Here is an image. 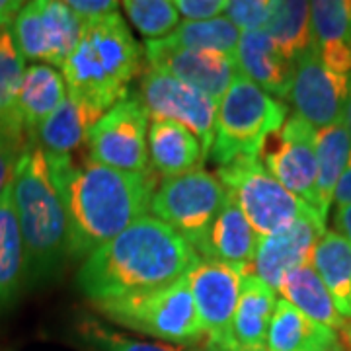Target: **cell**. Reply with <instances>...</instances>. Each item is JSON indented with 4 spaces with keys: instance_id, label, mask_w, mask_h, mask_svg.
<instances>
[{
    "instance_id": "cell-39",
    "label": "cell",
    "mask_w": 351,
    "mask_h": 351,
    "mask_svg": "<svg viewBox=\"0 0 351 351\" xmlns=\"http://www.w3.org/2000/svg\"><path fill=\"white\" fill-rule=\"evenodd\" d=\"M334 201L338 203V207H343V205H351V156L350 162L346 166L343 174L339 178L338 186H336V191H334Z\"/></svg>"
},
{
    "instance_id": "cell-17",
    "label": "cell",
    "mask_w": 351,
    "mask_h": 351,
    "mask_svg": "<svg viewBox=\"0 0 351 351\" xmlns=\"http://www.w3.org/2000/svg\"><path fill=\"white\" fill-rule=\"evenodd\" d=\"M239 73L248 78L252 84L262 88L265 94L276 96L283 101L289 98L295 63L277 49L274 39L263 29L260 32H242L239 49L234 55Z\"/></svg>"
},
{
    "instance_id": "cell-6",
    "label": "cell",
    "mask_w": 351,
    "mask_h": 351,
    "mask_svg": "<svg viewBox=\"0 0 351 351\" xmlns=\"http://www.w3.org/2000/svg\"><path fill=\"white\" fill-rule=\"evenodd\" d=\"M186 276L166 287L100 302L96 306L119 326L172 343H195L205 338V330L201 326Z\"/></svg>"
},
{
    "instance_id": "cell-38",
    "label": "cell",
    "mask_w": 351,
    "mask_h": 351,
    "mask_svg": "<svg viewBox=\"0 0 351 351\" xmlns=\"http://www.w3.org/2000/svg\"><path fill=\"white\" fill-rule=\"evenodd\" d=\"M66 4L78 16V20L82 24L94 22V20H100L108 14L117 12V6H119L113 0H71Z\"/></svg>"
},
{
    "instance_id": "cell-1",
    "label": "cell",
    "mask_w": 351,
    "mask_h": 351,
    "mask_svg": "<svg viewBox=\"0 0 351 351\" xmlns=\"http://www.w3.org/2000/svg\"><path fill=\"white\" fill-rule=\"evenodd\" d=\"M45 158L66 209L71 260H86L151 209L156 189L152 170L125 172L75 156Z\"/></svg>"
},
{
    "instance_id": "cell-13",
    "label": "cell",
    "mask_w": 351,
    "mask_h": 351,
    "mask_svg": "<svg viewBox=\"0 0 351 351\" xmlns=\"http://www.w3.org/2000/svg\"><path fill=\"white\" fill-rule=\"evenodd\" d=\"M252 265L199 260L188 271V283L195 311L205 330L207 343L228 351L230 326L239 302L242 277Z\"/></svg>"
},
{
    "instance_id": "cell-20",
    "label": "cell",
    "mask_w": 351,
    "mask_h": 351,
    "mask_svg": "<svg viewBox=\"0 0 351 351\" xmlns=\"http://www.w3.org/2000/svg\"><path fill=\"white\" fill-rule=\"evenodd\" d=\"M151 170L164 180L203 168L205 156L197 137L174 121H152L149 131Z\"/></svg>"
},
{
    "instance_id": "cell-44",
    "label": "cell",
    "mask_w": 351,
    "mask_h": 351,
    "mask_svg": "<svg viewBox=\"0 0 351 351\" xmlns=\"http://www.w3.org/2000/svg\"><path fill=\"white\" fill-rule=\"evenodd\" d=\"M205 351H225V350H221V348H217V346H211V343H207Z\"/></svg>"
},
{
    "instance_id": "cell-9",
    "label": "cell",
    "mask_w": 351,
    "mask_h": 351,
    "mask_svg": "<svg viewBox=\"0 0 351 351\" xmlns=\"http://www.w3.org/2000/svg\"><path fill=\"white\" fill-rule=\"evenodd\" d=\"M149 117L138 92H129L92 125L88 133V158L125 172L151 170Z\"/></svg>"
},
{
    "instance_id": "cell-5",
    "label": "cell",
    "mask_w": 351,
    "mask_h": 351,
    "mask_svg": "<svg viewBox=\"0 0 351 351\" xmlns=\"http://www.w3.org/2000/svg\"><path fill=\"white\" fill-rule=\"evenodd\" d=\"M287 113L285 101L239 75L219 101L209 158L225 166L240 156H260L265 141L283 127Z\"/></svg>"
},
{
    "instance_id": "cell-18",
    "label": "cell",
    "mask_w": 351,
    "mask_h": 351,
    "mask_svg": "<svg viewBox=\"0 0 351 351\" xmlns=\"http://www.w3.org/2000/svg\"><path fill=\"white\" fill-rule=\"evenodd\" d=\"M265 348L269 351H346L348 346L336 330L302 314L285 299H277Z\"/></svg>"
},
{
    "instance_id": "cell-3",
    "label": "cell",
    "mask_w": 351,
    "mask_h": 351,
    "mask_svg": "<svg viewBox=\"0 0 351 351\" xmlns=\"http://www.w3.org/2000/svg\"><path fill=\"white\" fill-rule=\"evenodd\" d=\"M141 59V45L119 12L84 24L76 49L63 64V78L90 129L129 94Z\"/></svg>"
},
{
    "instance_id": "cell-37",
    "label": "cell",
    "mask_w": 351,
    "mask_h": 351,
    "mask_svg": "<svg viewBox=\"0 0 351 351\" xmlns=\"http://www.w3.org/2000/svg\"><path fill=\"white\" fill-rule=\"evenodd\" d=\"M174 6L188 22H205L225 12L228 0H174Z\"/></svg>"
},
{
    "instance_id": "cell-43",
    "label": "cell",
    "mask_w": 351,
    "mask_h": 351,
    "mask_svg": "<svg viewBox=\"0 0 351 351\" xmlns=\"http://www.w3.org/2000/svg\"><path fill=\"white\" fill-rule=\"evenodd\" d=\"M341 338H343V341H346V346L351 350V320L348 322V326L341 330Z\"/></svg>"
},
{
    "instance_id": "cell-41",
    "label": "cell",
    "mask_w": 351,
    "mask_h": 351,
    "mask_svg": "<svg viewBox=\"0 0 351 351\" xmlns=\"http://www.w3.org/2000/svg\"><path fill=\"white\" fill-rule=\"evenodd\" d=\"M334 225H336V232L351 244V205H343L336 209Z\"/></svg>"
},
{
    "instance_id": "cell-42",
    "label": "cell",
    "mask_w": 351,
    "mask_h": 351,
    "mask_svg": "<svg viewBox=\"0 0 351 351\" xmlns=\"http://www.w3.org/2000/svg\"><path fill=\"white\" fill-rule=\"evenodd\" d=\"M341 123L348 129V135L351 141V78L350 88H348V98H346V106H343V115H341Z\"/></svg>"
},
{
    "instance_id": "cell-15",
    "label": "cell",
    "mask_w": 351,
    "mask_h": 351,
    "mask_svg": "<svg viewBox=\"0 0 351 351\" xmlns=\"http://www.w3.org/2000/svg\"><path fill=\"white\" fill-rule=\"evenodd\" d=\"M145 57L152 69L197 88L215 101H221L240 75L234 59L209 51L188 49L176 45L168 38L147 41Z\"/></svg>"
},
{
    "instance_id": "cell-23",
    "label": "cell",
    "mask_w": 351,
    "mask_h": 351,
    "mask_svg": "<svg viewBox=\"0 0 351 351\" xmlns=\"http://www.w3.org/2000/svg\"><path fill=\"white\" fill-rule=\"evenodd\" d=\"M279 293L302 314L336 332L338 330L341 332L350 322L338 313L332 295L328 293L326 285L314 271L313 263H304L289 271L279 285Z\"/></svg>"
},
{
    "instance_id": "cell-36",
    "label": "cell",
    "mask_w": 351,
    "mask_h": 351,
    "mask_svg": "<svg viewBox=\"0 0 351 351\" xmlns=\"http://www.w3.org/2000/svg\"><path fill=\"white\" fill-rule=\"evenodd\" d=\"M318 57L330 73L351 78V43L348 41H334L318 45Z\"/></svg>"
},
{
    "instance_id": "cell-28",
    "label": "cell",
    "mask_w": 351,
    "mask_h": 351,
    "mask_svg": "<svg viewBox=\"0 0 351 351\" xmlns=\"http://www.w3.org/2000/svg\"><path fill=\"white\" fill-rule=\"evenodd\" d=\"M263 32L274 39L277 49L289 61H297L314 45L311 24V2L304 0H274L271 16Z\"/></svg>"
},
{
    "instance_id": "cell-14",
    "label": "cell",
    "mask_w": 351,
    "mask_h": 351,
    "mask_svg": "<svg viewBox=\"0 0 351 351\" xmlns=\"http://www.w3.org/2000/svg\"><path fill=\"white\" fill-rule=\"evenodd\" d=\"M350 78L330 73L313 45L295 61V75L289 100L299 115L314 129H324L341 121Z\"/></svg>"
},
{
    "instance_id": "cell-19",
    "label": "cell",
    "mask_w": 351,
    "mask_h": 351,
    "mask_svg": "<svg viewBox=\"0 0 351 351\" xmlns=\"http://www.w3.org/2000/svg\"><path fill=\"white\" fill-rule=\"evenodd\" d=\"M276 304V291L267 287L260 277L252 271L242 277L239 302L230 326L228 351L263 350Z\"/></svg>"
},
{
    "instance_id": "cell-46",
    "label": "cell",
    "mask_w": 351,
    "mask_h": 351,
    "mask_svg": "<svg viewBox=\"0 0 351 351\" xmlns=\"http://www.w3.org/2000/svg\"><path fill=\"white\" fill-rule=\"evenodd\" d=\"M346 351H351V350H350V348H348V350H346Z\"/></svg>"
},
{
    "instance_id": "cell-27",
    "label": "cell",
    "mask_w": 351,
    "mask_h": 351,
    "mask_svg": "<svg viewBox=\"0 0 351 351\" xmlns=\"http://www.w3.org/2000/svg\"><path fill=\"white\" fill-rule=\"evenodd\" d=\"M90 125L76 106V101L66 96L63 104L32 133L39 149L51 158H69L80 152L88 143Z\"/></svg>"
},
{
    "instance_id": "cell-7",
    "label": "cell",
    "mask_w": 351,
    "mask_h": 351,
    "mask_svg": "<svg viewBox=\"0 0 351 351\" xmlns=\"http://www.w3.org/2000/svg\"><path fill=\"white\" fill-rule=\"evenodd\" d=\"M215 176L260 239L285 230L302 215L314 211L265 170L260 156H240L217 166Z\"/></svg>"
},
{
    "instance_id": "cell-31",
    "label": "cell",
    "mask_w": 351,
    "mask_h": 351,
    "mask_svg": "<svg viewBox=\"0 0 351 351\" xmlns=\"http://www.w3.org/2000/svg\"><path fill=\"white\" fill-rule=\"evenodd\" d=\"M123 10L147 41L168 38L180 24V14L170 0H127Z\"/></svg>"
},
{
    "instance_id": "cell-35",
    "label": "cell",
    "mask_w": 351,
    "mask_h": 351,
    "mask_svg": "<svg viewBox=\"0 0 351 351\" xmlns=\"http://www.w3.org/2000/svg\"><path fill=\"white\" fill-rule=\"evenodd\" d=\"M29 138H32V133L29 135L0 133V193H2V189L8 186V182L12 180L16 162L22 156Z\"/></svg>"
},
{
    "instance_id": "cell-8",
    "label": "cell",
    "mask_w": 351,
    "mask_h": 351,
    "mask_svg": "<svg viewBox=\"0 0 351 351\" xmlns=\"http://www.w3.org/2000/svg\"><path fill=\"white\" fill-rule=\"evenodd\" d=\"M228 201L225 186L205 168L164 180L151 199L152 215L174 228L199 256L215 219Z\"/></svg>"
},
{
    "instance_id": "cell-11",
    "label": "cell",
    "mask_w": 351,
    "mask_h": 351,
    "mask_svg": "<svg viewBox=\"0 0 351 351\" xmlns=\"http://www.w3.org/2000/svg\"><path fill=\"white\" fill-rule=\"evenodd\" d=\"M84 24L66 2L34 0L24 4L12 24V38L20 55L29 61L61 66L76 49Z\"/></svg>"
},
{
    "instance_id": "cell-25",
    "label": "cell",
    "mask_w": 351,
    "mask_h": 351,
    "mask_svg": "<svg viewBox=\"0 0 351 351\" xmlns=\"http://www.w3.org/2000/svg\"><path fill=\"white\" fill-rule=\"evenodd\" d=\"M64 78L49 64L27 66L18 92V110L25 129L34 133L66 98Z\"/></svg>"
},
{
    "instance_id": "cell-30",
    "label": "cell",
    "mask_w": 351,
    "mask_h": 351,
    "mask_svg": "<svg viewBox=\"0 0 351 351\" xmlns=\"http://www.w3.org/2000/svg\"><path fill=\"white\" fill-rule=\"evenodd\" d=\"M240 29L232 24L228 18H213L205 22H182L174 32L168 36V39L188 47V49L209 51V53H219L234 59L237 49H239Z\"/></svg>"
},
{
    "instance_id": "cell-22",
    "label": "cell",
    "mask_w": 351,
    "mask_h": 351,
    "mask_svg": "<svg viewBox=\"0 0 351 351\" xmlns=\"http://www.w3.org/2000/svg\"><path fill=\"white\" fill-rule=\"evenodd\" d=\"M25 277L27 260L10 180L0 193V311L8 308L20 297Z\"/></svg>"
},
{
    "instance_id": "cell-34",
    "label": "cell",
    "mask_w": 351,
    "mask_h": 351,
    "mask_svg": "<svg viewBox=\"0 0 351 351\" xmlns=\"http://www.w3.org/2000/svg\"><path fill=\"white\" fill-rule=\"evenodd\" d=\"M274 0H228L226 18L242 32H260L271 16Z\"/></svg>"
},
{
    "instance_id": "cell-16",
    "label": "cell",
    "mask_w": 351,
    "mask_h": 351,
    "mask_svg": "<svg viewBox=\"0 0 351 351\" xmlns=\"http://www.w3.org/2000/svg\"><path fill=\"white\" fill-rule=\"evenodd\" d=\"M326 232V221L316 213L302 215L285 230L262 237L252 262V274L274 291H279L283 277L295 267L311 263L318 240Z\"/></svg>"
},
{
    "instance_id": "cell-12",
    "label": "cell",
    "mask_w": 351,
    "mask_h": 351,
    "mask_svg": "<svg viewBox=\"0 0 351 351\" xmlns=\"http://www.w3.org/2000/svg\"><path fill=\"white\" fill-rule=\"evenodd\" d=\"M314 137L316 129L293 113L283 127L265 141L260 160L283 188L318 213V164Z\"/></svg>"
},
{
    "instance_id": "cell-45",
    "label": "cell",
    "mask_w": 351,
    "mask_h": 351,
    "mask_svg": "<svg viewBox=\"0 0 351 351\" xmlns=\"http://www.w3.org/2000/svg\"><path fill=\"white\" fill-rule=\"evenodd\" d=\"M256 351H269L267 348H263V350H256Z\"/></svg>"
},
{
    "instance_id": "cell-32",
    "label": "cell",
    "mask_w": 351,
    "mask_h": 351,
    "mask_svg": "<svg viewBox=\"0 0 351 351\" xmlns=\"http://www.w3.org/2000/svg\"><path fill=\"white\" fill-rule=\"evenodd\" d=\"M311 24L316 47L334 41L351 43V0L311 2Z\"/></svg>"
},
{
    "instance_id": "cell-2",
    "label": "cell",
    "mask_w": 351,
    "mask_h": 351,
    "mask_svg": "<svg viewBox=\"0 0 351 351\" xmlns=\"http://www.w3.org/2000/svg\"><path fill=\"white\" fill-rule=\"evenodd\" d=\"M197 252L156 217H143L92 252L76 274V285L94 304L160 289L199 262Z\"/></svg>"
},
{
    "instance_id": "cell-10",
    "label": "cell",
    "mask_w": 351,
    "mask_h": 351,
    "mask_svg": "<svg viewBox=\"0 0 351 351\" xmlns=\"http://www.w3.org/2000/svg\"><path fill=\"white\" fill-rule=\"evenodd\" d=\"M138 96L154 121H174L189 129L201 143L205 160L209 158L219 101L152 66L141 75Z\"/></svg>"
},
{
    "instance_id": "cell-29",
    "label": "cell",
    "mask_w": 351,
    "mask_h": 351,
    "mask_svg": "<svg viewBox=\"0 0 351 351\" xmlns=\"http://www.w3.org/2000/svg\"><path fill=\"white\" fill-rule=\"evenodd\" d=\"M24 57L10 29H0V133L29 135L18 110V92L24 78Z\"/></svg>"
},
{
    "instance_id": "cell-21",
    "label": "cell",
    "mask_w": 351,
    "mask_h": 351,
    "mask_svg": "<svg viewBox=\"0 0 351 351\" xmlns=\"http://www.w3.org/2000/svg\"><path fill=\"white\" fill-rule=\"evenodd\" d=\"M258 242L260 237L239 205L228 195L225 207L209 228V234L199 250V258L234 265H252Z\"/></svg>"
},
{
    "instance_id": "cell-40",
    "label": "cell",
    "mask_w": 351,
    "mask_h": 351,
    "mask_svg": "<svg viewBox=\"0 0 351 351\" xmlns=\"http://www.w3.org/2000/svg\"><path fill=\"white\" fill-rule=\"evenodd\" d=\"M22 8L24 2L20 0H0V29H8V25L14 24Z\"/></svg>"
},
{
    "instance_id": "cell-24",
    "label": "cell",
    "mask_w": 351,
    "mask_h": 351,
    "mask_svg": "<svg viewBox=\"0 0 351 351\" xmlns=\"http://www.w3.org/2000/svg\"><path fill=\"white\" fill-rule=\"evenodd\" d=\"M314 271L326 285L338 313L351 320V244L336 230H326L311 258Z\"/></svg>"
},
{
    "instance_id": "cell-4",
    "label": "cell",
    "mask_w": 351,
    "mask_h": 351,
    "mask_svg": "<svg viewBox=\"0 0 351 351\" xmlns=\"http://www.w3.org/2000/svg\"><path fill=\"white\" fill-rule=\"evenodd\" d=\"M12 195L24 239L27 279L32 283L51 279L71 260V232L61 191L34 135L14 168Z\"/></svg>"
},
{
    "instance_id": "cell-26",
    "label": "cell",
    "mask_w": 351,
    "mask_h": 351,
    "mask_svg": "<svg viewBox=\"0 0 351 351\" xmlns=\"http://www.w3.org/2000/svg\"><path fill=\"white\" fill-rule=\"evenodd\" d=\"M314 151L318 164V213L326 221L336 186L351 156V141L346 125L338 121L324 129H316Z\"/></svg>"
},
{
    "instance_id": "cell-33",
    "label": "cell",
    "mask_w": 351,
    "mask_h": 351,
    "mask_svg": "<svg viewBox=\"0 0 351 351\" xmlns=\"http://www.w3.org/2000/svg\"><path fill=\"white\" fill-rule=\"evenodd\" d=\"M80 334L96 351H197L193 348H176V346L129 339L121 334H115L112 330L100 326L96 320H90V318L82 322Z\"/></svg>"
}]
</instances>
